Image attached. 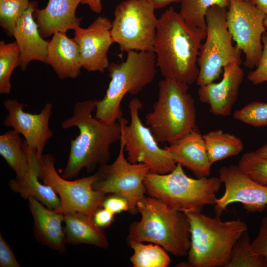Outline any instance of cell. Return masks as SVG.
Segmentation results:
<instances>
[{"instance_id":"7","label":"cell","mask_w":267,"mask_h":267,"mask_svg":"<svg viewBox=\"0 0 267 267\" xmlns=\"http://www.w3.org/2000/svg\"><path fill=\"white\" fill-rule=\"evenodd\" d=\"M144 184L146 192L171 208L183 213L201 212L208 204H215L216 193L222 182L216 177L196 179L188 177L178 163L171 172H149Z\"/></svg>"},{"instance_id":"37","label":"cell","mask_w":267,"mask_h":267,"mask_svg":"<svg viewBox=\"0 0 267 267\" xmlns=\"http://www.w3.org/2000/svg\"><path fill=\"white\" fill-rule=\"evenodd\" d=\"M102 206L114 214L129 209L127 200L120 195L115 194L107 197H105Z\"/></svg>"},{"instance_id":"1","label":"cell","mask_w":267,"mask_h":267,"mask_svg":"<svg viewBox=\"0 0 267 267\" xmlns=\"http://www.w3.org/2000/svg\"><path fill=\"white\" fill-rule=\"evenodd\" d=\"M206 30L187 23L172 7L158 20L153 50L156 66L164 78L188 85L199 74L198 57Z\"/></svg>"},{"instance_id":"33","label":"cell","mask_w":267,"mask_h":267,"mask_svg":"<svg viewBox=\"0 0 267 267\" xmlns=\"http://www.w3.org/2000/svg\"><path fill=\"white\" fill-rule=\"evenodd\" d=\"M233 118L255 127L267 126V102L254 101L235 110Z\"/></svg>"},{"instance_id":"19","label":"cell","mask_w":267,"mask_h":267,"mask_svg":"<svg viewBox=\"0 0 267 267\" xmlns=\"http://www.w3.org/2000/svg\"><path fill=\"white\" fill-rule=\"evenodd\" d=\"M82 0H48L42 9L36 8L34 13L39 32L43 38L58 32L75 30L79 27L82 18L76 11Z\"/></svg>"},{"instance_id":"11","label":"cell","mask_w":267,"mask_h":267,"mask_svg":"<svg viewBox=\"0 0 267 267\" xmlns=\"http://www.w3.org/2000/svg\"><path fill=\"white\" fill-rule=\"evenodd\" d=\"M142 106L138 98L132 99L128 105L130 123L123 117L118 121L121 125V137L127 159L132 163L145 164L150 172L169 173L176 168L177 163L167 149L159 147L150 129L142 123L139 116Z\"/></svg>"},{"instance_id":"29","label":"cell","mask_w":267,"mask_h":267,"mask_svg":"<svg viewBox=\"0 0 267 267\" xmlns=\"http://www.w3.org/2000/svg\"><path fill=\"white\" fill-rule=\"evenodd\" d=\"M225 267H267L266 258L254 252L247 230L235 244Z\"/></svg>"},{"instance_id":"26","label":"cell","mask_w":267,"mask_h":267,"mask_svg":"<svg viewBox=\"0 0 267 267\" xmlns=\"http://www.w3.org/2000/svg\"><path fill=\"white\" fill-rule=\"evenodd\" d=\"M20 134L13 129L0 135V155L15 172L16 179L22 180L28 171V160Z\"/></svg>"},{"instance_id":"22","label":"cell","mask_w":267,"mask_h":267,"mask_svg":"<svg viewBox=\"0 0 267 267\" xmlns=\"http://www.w3.org/2000/svg\"><path fill=\"white\" fill-rule=\"evenodd\" d=\"M46 64L50 65L59 79L76 78L82 68L79 46L65 32L53 35L48 42Z\"/></svg>"},{"instance_id":"4","label":"cell","mask_w":267,"mask_h":267,"mask_svg":"<svg viewBox=\"0 0 267 267\" xmlns=\"http://www.w3.org/2000/svg\"><path fill=\"white\" fill-rule=\"evenodd\" d=\"M136 208L141 218L130 225L129 242H151L175 256H187L191 244L190 233L189 223L184 213L151 196H144L138 202Z\"/></svg>"},{"instance_id":"34","label":"cell","mask_w":267,"mask_h":267,"mask_svg":"<svg viewBox=\"0 0 267 267\" xmlns=\"http://www.w3.org/2000/svg\"><path fill=\"white\" fill-rule=\"evenodd\" d=\"M263 49L256 69L249 73L248 80L254 85L267 82V32L262 37Z\"/></svg>"},{"instance_id":"42","label":"cell","mask_w":267,"mask_h":267,"mask_svg":"<svg viewBox=\"0 0 267 267\" xmlns=\"http://www.w3.org/2000/svg\"><path fill=\"white\" fill-rule=\"evenodd\" d=\"M259 155L267 158V144L255 151Z\"/></svg>"},{"instance_id":"8","label":"cell","mask_w":267,"mask_h":267,"mask_svg":"<svg viewBox=\"0 0 267 267\" xmlns=\"http://www.w3.org/2000/svg\"><path fill=\"white\" fill-rule=\"evenodd\" d=\"M227 8L217 5L211 7L206 15V36L197 60L199 74L196 83L199 87L218 79L226 64L241 62L242 51L233 44V39L226 23Z\"/></svg>"},{"instance_id":"41","label":"cell","mask_w":267,"mask_h":267,"mask_svg":"<svg viewBox=\"0 0 267 267\" xmlns=\"http://www.w3.org/2000/svg\"><path fill=\"white\" fill-rule=\"evenodd\" d=\"M257 8L267 14V0H250Z\"/></svg>"},{"instance_id":"13","label":"cell","mask_w":267,"mask_h":267,"mask_svg":"<svg viewBox=\"0 0 267 267\" xmlns=\"http://www.w3.org/2000/svg\"><path fill=\"white\" fill-rule=\"evenodd\" d=\"M265 16L250 0H230L226 12L227 28L236 45L244 54V64L249 68L257 66L262 53Z\"/></svg>"},{"instance_id":"25","label":"cell","mask_w":267,"mask_h":267,"mask_svg":"<svg viewBox=\"0 0 267 267\" xmlns=\"http://www.w3.org/2000/svg\"><path fill=\"white\" fill-rule=\"evenodd\" d=\"M210 163L240 153L244 148L242 140L222 130L211 131L203 135Z\"/></svg>"},{"instance_id":"28","label":"cell","mask_w":267,"mask_h":267,"mask_svg":"<svg viewBox=\"0 0 267 267\" xmlns=\"http://www.w3.org/2000/svg\"><path fill=\"white\" fill-rule=\"evenodd\" d=\"M229 3L230 0H180L179 12L189 24L206 30L208 10L215 5L228 8Z\"/></svg>"},{"instance_id":"6","label":"cell","mask_w":267,"mask_h":267,"mask_svg":"<svg viewBox=\"0 0 267 267\" xmlns=\"http://www.w3.org/2000/svg\"><path fill=\"white\" fill-rule=\"evenodd\" d=\"M156 58L153 50L127 52L126 60L111 62L107 68L110 81L104 97L97 100L95 117L107 123L123 117L121 104L124 96L140 92L151 84L156 75Z\"/></svg>"},{"instance_id":"36","label":"cell","mask_w":267,"mask_h":267,"mask_svg":"<svg viewBox=\"0 0 267 267\" xmlns=\"http://www.w3.org/2000/svg\"><path fill=\"white\" fill-rule=\"evenodd\" d=\"M0 267H20L9 245L0 234Z\"/></svg>"},{"instance_id":"38","label":"cell","mask_w":267,"mask_h":267,"mask_svg":"<svg viewBox=\"0 0 267 267\" xmlns=\"http://www.w3.org/2000/svg\"><path fill=\"white\" fill-rule=\"evenodd\" d=\"M114 215L104 208H99L94 213L92 220L97 226L105 227L110 225L113 222Z\"/></svg>"},{"instance_id":"43","label":"cell","mask_w":267,"mask_h":267,"mask_svg":"<svg viewBox=\"0 0 267 267\" xmlns=\"http://www.w3.org/2000/svg\"><path fill=\"white\" fill-rule=\"evenodd\" d=\"M264 24L266 30H267V14H266L264 21Z\"/></svg>"},{"instance_id":"14","label":"cell","mask_w":267,"mask_h":267,"mask_svg":"<svg viewBox=\"0 0 267 267\" xmlns=\"http://www.w3.org/2000/svg\"><path fill=\"white\" fill-rule=\"evenodd\" d=\"M225 187L222 197L217 198L215 212L220 217L230 204L239 202L249 212H262L267 207V186L252 179L240 171L238 166H224L219 177Z\"/></svg>"},{"instance_id":"30","label":"cell","mask_w":267,"mask_h":267,"mask_svg":"<svg viewBox=\"0 0 267 267\" xmlns=\"http://www.w3.org/2000/svg\"><path fill=\"white\" fill-rule=\"evenodd\" d=\"M20 53L16 42L6 43L0 42V93H10L11 75L16 67L19 66Z\"/></svg>"},{"instance_id":"17","label":"cell","mask_w":267,"mask_h":267,"mask_svg":"<svg viewBox=\"0 0 267 267\" xmlns=\"http://www.w3.org/2000/svg\"><path fill=\"white\" fill-rule=\"evenodd\" d=\"M241 63L234 61L224 66L220 82L199 87V99L210 105L209 112L212 114L224 117L230 114L244 78Z\"/></svg>"},{"instance_id":"24","label":"cell","mask_w":267,"mask_h":267,"mask_svg":"<svg viewBox=\"0 0 267 267\" xmlns=\"http://www.w3.org/2000/svg\"><path fill=\"white\" fill-rule=\"evenodd\" d=\"M64 222L66 243L90 244L102 248L108 247L104 231L85 214L77 212L67 213Z\"/></svg>"},{"instance_id":"31","label":"cell","mask_w":267,"mask_h":267,"mask_svg":"<svg viewBox=\"0 0 267 267\" xmlns=\"http://www.w3.org/2000/svg\"><path fill=\"white\" fill-rule=\"evenodd\" d=\"M30 4L29 0H0V25L9 36Z\"/></svg>"},{"instance_id":"5","label":"cell","mask_w":267,"mask_h":267,"mask_svg":"<svg viewBox=\"0 0 267 267\" xmlns=\"http://www.w3.org/2000/svg\"><path fill=\"white\" fill-rule=\"evenodd\" d=\"M188 86L173 79L159 82L158 99L145 116L158 142L171 144L197 129L195 101Z\"/></svg>"},{"instance_id":"39","label":"cell","mask_w":267,"mask_h":267,"mask_svg":"<svg viewBox=\"0 0 267 267\" xmlns=\"http://www.w3.org/2000/svg\"><path fill=\"white\" fill-rule=\"evenodd\" d=\"M81 3L87 5L92 11L96 13H100L102 10L101 0H82Z\"/></svg>"},{"instance_id":"40","label":"cell","mask_w":267,"mask_h":267,"mask_svg":"<svg viewBox=\"0 0 267 267\" xmlns=\"http://www.w3.org/2000/svg\"><path fill=\"white\" fill-rule=\"evenodd\" d=\"M151 3L155 8H161L167 6L172 3L180 2V0H144Z\"/></svg>"},{"instance_id":"9","label":"cell","mask_w":267,"mask_h":267,"mask_svg":"<svg viewBox=\"0 0 267 267\" xmlns=\"http://www.w3.org/2000/svg\"><path fill=\"white\" fill-rule=\"evenodd\" d=\"M55 161L51 154L43 155L40 159L39 174V179L52 187L60 198V205L55 211L63 215L79 212L92 220L105 198V194L93 187L94 183L101 178V174L98 171L91 176L71 181L58 174Z\"/></svg>"},{"instance_id":"44","label":"cell","mask_w":267,"mask_h":267,"mask_svg":"<svg viewBox=\"0 0 267 267\" xmlns=\"http://www.w3.org/2000/svg\"></svg>"},{"instance_id":"27","label":"cell","mask_w":267,"mask_h":267,"mask_svg":"<svg viewBox=\"0 0 267 267\" xmlns=\"http://www.w3.org/2000/svg\"><path fill=\"white\" fill-rule=\"evenodd\" d=\"M130 245L134 250L130 260L134 267H167L171 263L166 250L161 246L131 241Z\"/></svg>"},{"instance_id":"21","label":"cell","mask_w":267,"mask_h":267,"mask_svg":"<svg viewBox=\"0 0 267 267\" xmlns=\"http://www.w3.org/2000/svg\"><path fill=\"white\" fill-rule=\"evenodd\" d=\"M34 220V233L37 240L60 254L66 250L62 222L64 215L46 208L34 197L28 198Z\"/></svg>"},{"instance_id":"15","label":"cell","mask_w":267,"mask_h":267,"mask_svg":"<svg viewBox=\"0 0 267 267\" xmlns=\"http://www.w3.org/2000/svg\"><path fill=\"white\" fill-rule=\"evenodd\" d=\"M3 105L8 113L3 125L22 134L26 144L36 150L41 159L47 141L53 135L49 126L52 105L46 103L38 114L25 112L24 104L16 99H6Z\"/></svg>"},{"instance_id":"10","label":"cell","mask_w":267,"mask_h":267,"mask_svg":"<svg viewBox=\"0 0 267 267\" xmlns=\"http://www.w3.org/2000/svg\"><path fill=\"white\" fill-rule=\"evenodd\" d=\"M144 0H125L115 7L111 33L123 52L153 50L158 18Z\"/></svg>"},{"instance_id":"12","label":"cell","mask_w":267,"mask_h":267,"mask_svg":"<svg viewBox=\"0 0 267 267\" xmlns=\"http://www.w3.org/2000/svg\"><path fill=\"white\" fill-rule=\"evenodd\" d=\"M120 143L118 156L112 163L99 167L101 178L94 183L93 187L104 194L113 193L125 198L129 211L134 213L146 192L144 180L150 170L144 164L130 162L125 156L122 137Z\"/></svg>"},{"instance_id":"20","label":"cell","mask_w":267,"mask_h":267,"mask_svg":"<svg viewBox=\"0 0 267 267\" xmlns=\"http://www.w3.org/2000/svg\"><path fill=\"white\" fill-rule=\"evenodd\" d=\"M169 144L164 148L177 164L188 169L198 178L209 177L212 164L203 135L197 129Z\"/></svg>"},{"instance_id":"16","label":"cell","mask_w":267,"mask_h":267,"mask_svg":"<svg viewBox=\"0 0 267 267\" xmlns=\"http://www.w3.org/2000/svg\"><path fill=\"white\" fill-rule=\"evenodd\" d=\"M109 18L99 16L87 28L79 26L74 30V39L79 46L82 66L88 71L103 73L107 69V53L114 43Z\"/></svg>"},{"instance_id":"23","label":"cell","mask_w":267,"mask_h":267,"mask_svg":"<svg viewBox=\"0 0 267 267\" xmlns=\"http://www.w3.org/2000/svg\"><path fill=\"white\" fill-rule=\"evenodd\" d=\"M23 147L28 160L27 174L22 180L10 179L8 182L10 188L24 199L34 197L48 209L56 210L60 205V198L52 187L38 180L40 159L36 150L30 148L25 141Z\"/></svg>"},{"instance_id":"2","label":"cell","mask_w":267,"mask_h":267,"mask_svg":"<svg viewBox=\"0 0 267 267\" xmlns=\"http://www.w3.org/2000/svg\"><path fill=\"white\" fill-rule=\"evenodd\" d=\"M96 102V99L77 102L72 115L61 123L63 129L76 127L80 132L71 141L69 157L62 174L65 179L76 177L84 168L90 173L97 166L107 164L111 146L121 139L122 128L119 121L107 123L92 116Z\"/></svg>"},{"instance_id":"32","label":"cell","mask_w":267,"mask_h":267,"mask_svg":"<svg viewBox=\"0 0 267 267\" xmlns=\"http://www.w3.org/2000/svg\"><path fill=\"white\" fill-rule=\"evenodd\" d=\"M239 170L256 182L267 186V158L255 151L244 153L237 165Z\"/></svg>"},{"instance_id":"18","label":"cell","mask_w":267,"mask_h":267,"mask_svg":"<svg viewBox=\"0 0 267 267\" xmlns=\"http://www.w3.org/2000/svg\"><path fill=\"white\" fill-rule=\"evenodd\" d=\"M37 5L36 1H30L29 7L18 21L13 34L19 50V66L22 71L25 70L28 64L33 60L46 64L48 42L44 40L40 34L33 17Z\"/></svg>"},{"instance_id":"35","label":"cell","mask_w":267,"mask_h":267,"mask_svg":"<svg viewBox=\"0 0 267 267\" xmlns=\"http://www.w3.org/2000/svg\"><path fill=\"white\" fill-rule=\"evenodd\" d=\"M251 245L256 254L267 260V216L261 220L258 234L251 242Z\"/></svg>"},{"instance_id":"3","label":"cell","mask_w":267,"mask_h":267,"mask_svg":"<svg viewBox=\"0 0 267 267\" xmlns=\"http://www.w3.org/2000/svg\"><path fill=\"white\" fill-rule=\"evenodd\" d=\"M189 223L190 247L180 267H225L232 250L247 225L240 219L222 221L201 212H184Z\"/></svg>"}]
</instances>
